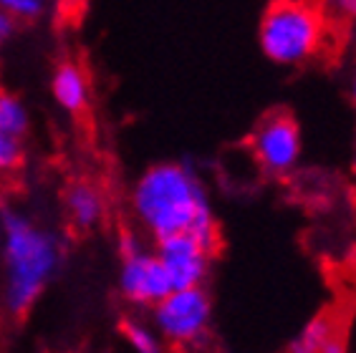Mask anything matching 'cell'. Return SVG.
<instances>
[{
	"label": "cell",
	"instance_id": "cell-1",
	"mask_svg": "<svg viewBox=\"0 0 356 353\" xmlns=\"http://www.w3.org/2000/svg\"><path fill=\"white\" fill-rule=\"evenodd\" d=\"M131 212L147 235L157 240L190 235L215 252L218 220L202 179L182 162L152 164L131 187Z\"/></svg>",
	"mask_w": 356,
	"mask_h": 353
},
{
	"label": "cell",
	"instance_id": "cell-2",
	"mask_svg": "<svg viewBox=\"0 0 356 353\" xmlns=\"http://www.w3.org/2000/svg\"><path fill=\"white\" fill-rule=\"evenodd\" d=\"M3 306L10 315H26L38 303L63 263L61 238L23 212H3Z\"/></svg>",
	"mask_w": 356,
	"mask_h": 353
},
{
	"label": "cell",
	"instance_id": "cell-3",
	"mask_svg": "<svg viewBox=\"0 0 356 353\" xmlns=\"http://www.w3.org/2000/svg\"><path fill=\"white\" fill-rule=\"evenodd\" d=\"M326 41V18L311 3L278 0L263 10L258 23V46L268 61L278 66H301L311 61Z\"/></svg>",
	"mask_w": 356,
	"mask_h": 353
},
{
	"label": "cell",
	"instance_id": "cell-4",
	"mask_svg": "<svg viewBox=\"0 0 356 353\" xmlns=\"http://www.w3.org/2000/svg\"><path fill=\"white\" fill-rule=\"evenodd\" d=\"M213 320V300L205 288L172 290L162 303L152 308V323L159 338L175 346H195L205 338Z\"/></svg>",
	"mask_w": 356,
	"mask_h": 353
},
{
	"label": "cell",
	"instance_id": "cell-5",
	"mask_svg": "<svg viewBox=\"0 0 356 353\" xmlns=\"http://www.w3.org/2000/svg\"><path fill=\"white\" fill-rule=\"evenodd\" d=\"M250 149L255 162L261 164L268 174L283 176L296 170L303 154L301 126L288 111H270L255 124L250 136Z\"/></svg>",
	"mask_w": 356,
	"mask_h": 353
},
{
	"label": "cell",
	"instance_id": "cell-6",
	"mask_svg": "<svg viewBox=\"0 0 356 353\" xmlns=\"http://www.w3.org/2000/svg\"><path fill=\"white\" fill-rule=\"evenodd\" d=\"M119 293L131 306H149L167 298L172 293V283L159 258L147 247L131 255H124L119 268Z\"/></svg>",
	"mask_w": 356,
	"mask_h": 353
},
{
	"label": "cell",
	"instance_id": "cell-7",
	"mask_svg": "<svg viewBox=\"0 0 356 353\" xmlns=\"http://www.w3.org/2000/svg\"><path fill=\"white\" fill-rule=\"evenodd\" d=\"M154 255L170 275L172 290L202 288L207 272H210V258H213V252L190 235H175V238L159 240Z\"/></svg>",
	"mask_w": 356,
	"mask_h": 353
},
{
	"label": "cell",
	"instance_id": "cell-8",
	"mask_svg": "<svg viewBox=\"0 0 356 353\" xmlns=\"http://www.w3.org/2000/svg\"><path fill=\"white\" fill-rule=\"evenodd\" d=\"M51 96L66 114H81L91 101V81L81 63L63 61L51 76Z\"/></svg>",
	"mask_w": 356,
	"mask_h": 353
},
{
	"label": "cell",
	"instance_id": "cell-9",
	"mask_svg": "<svg viewBox=\"0 0 356 353\" xmlns=\"http://www.w3.org/2000/svg\"><path fill=\"white\" fill-rule=\"evenodd\" d=\"M66 215H69L71 224L79 227V230H91L104 220V212H106V202H104V195L99 187L89 182H76L66 190Z\"/></svg>",
	"mask_w": 356,
	"mask_h": 353
},
{
	"label": "cell",
	"instance_id": "cell-10",
	"mask_svg": "<svg viewBox=\"0 0 356 353\" xmlns=\"http://www.w3.org/2000/svg\"><path fill=\"white\" fill-rule=\"evenodd\" d=\"M336 336V320L331 313H318L291 340L288 353H321V348Z\"/></svg>",
	"mask_w": 356,
	"mask_h": 353
},
{
	"label": "cell",
	"instance_id": "cell-11",
	"mask_svg": "<svg viewBox=\"0 0 356 353\" xmlns=\"http://www.w3.org/2000/svg\"><path fill=\"white\" fill-rule=\"evenodd\" d=\"M0 126L21 139H26L31 131V111H28L26 101L6 88H0Z\"/></svg>",
	"mask_w": 356,
	"mask_h": 353
},
{
	"label": "cell",
	"instance_id": "cell-12",
	"mask_svg": "<svg viewBox=\"0 0 356 353\" xmlns=\"http://www.w3.org/2000/svg\"><path fill=\"white\" fill-rule=\"evenodd\" d=\"M122 336L134 353H162V338L144 320L127 318L122 323Z\"/></svg>",
	"mask_w": 356,
	"mask_h": 353
},
{
	"label": "cell",
	"instance_id": "cell-13",
	"mask_svg": "<svg viewBox=\"0 0 356 353\" xmlns=\"http://www.w3.org/2000/svg\"><path fill=\"white\" fill-rule=\"evenodd\" d=\"M26 162V139L0 126V176L13 174Z\"/></svg>",
	"mask_w": 356,
	"mask_h": 353
},
{
	"label": "cell",
	"instance_id": "cell-14",
	"mask_svg": "<svg viewBox=\"0 0 356 353\" xmlns=\"http://www.w3.org/2000/svg\"><path fill=\"white\" fill-rule=\"evenodd\" d=\"M0 10L10 18V21H26L33 23L43 18L46 13V3L43 0H0Z\"/></svg>",
	"mask_w": 356,
	"mask_h": 353
},
{
	"label": "cell",
	"instance_id": "cell-15",
	"mask_svg": "<svg viewBox=\"0 0 356 353\" xmlns=\"http://www.w3.org/2000/svg\"><path fill=\"white\" fill-rule=\"evenodd\" d=\"M13 28H15V23L8 18L3 10H0V48H3V43L8 41V35L13 33Z\"/></svg>",
	"mask_w": 356,
	"mask_h": 353
},
{
	"label": "cell",
	"instance_id": "cell-16",
	"mask_svg": "<svg viewBox=\"0 0 356 353\" xmlns=\"http://www.w3.org/2000/svg\"><path fill=\"white\" fill-rule=\"evenodd\" d=\"M321 353H346V343H343L341 336H334V338L321 348Z\"/></svg>",
	"mask_w": 356,
	"mask_h": 353
},
{
	"label": "cell",
	"instance_id": "cell-17",
	"mask_svg": "<svg viewBox=\"0 0 356 353\" xmlns=\"http://www.w3.org/2000/svg\"><path fill=\"white\" fill-rule=\"evenodd\" d=\"M341 10L343 13H349V15H356V0H343Z\"/></svg>",
	"mask_w": 356,
	"mask_h": 353
},
{
	"label": "cell",
	"instance_id": "cell-18",
	"mask_svg": "<svg viewBox=\"0 0 356 353\" xmlns=\"http://www.w3.org/2000/svg\"><path fill=\"white\" fill-rule=\"evenodd\" d=\"M349 96H351V101L356 104V71H354V76H351V83H349Z\"/></svg>",
	"mask_w": 356,
	"mask_h": 353
},
{
	"label": "cell",
	"instance_id": "cell-19",
	"mask_svg": "<svg viewBox=\"0 0 356 353\" xmlns=\"http://www.w3.org/2000/svg\"><path fill=\"white\" fill-rule=\"evenodd\" d=\"M0 243H3V212H0Z\"/></svg>",
	"mask_w": 356,
	"mask_h": 353
},
{
	"label": "cell",
	"instance_id": "cell-20",
	"mask_svg": "<svg viewBox=\"0 0 356 353\" xmlns=\"http://www.w3.org/2000/svg\"><path fill=\"white\" fill-rule=\"evenodd\" d=\"M351 170H354V174H356V149H354V159H351Z\"/></svg>",
	"mask_w": 356,
	"mask_h": 353
}]
</instances>
